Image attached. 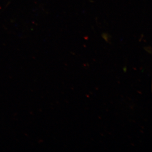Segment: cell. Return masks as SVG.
<instances>
[{
  "instance_id": "6da1fadb",
  "label": "cell",
  "mask_w": 152,
  "mask_h": 152,
  "mask_svg": "<svg viewBox=\"0 0 152 152\" xmlns=\"http://www.w3.org/2000/svg\"><path fill=\"white\" fill-rule=\"evenodd\" d=\"M126 70H127V69H126V66H125L124 68H123V71L124 72H126Z\"/></svg>"
}]
</instances>
